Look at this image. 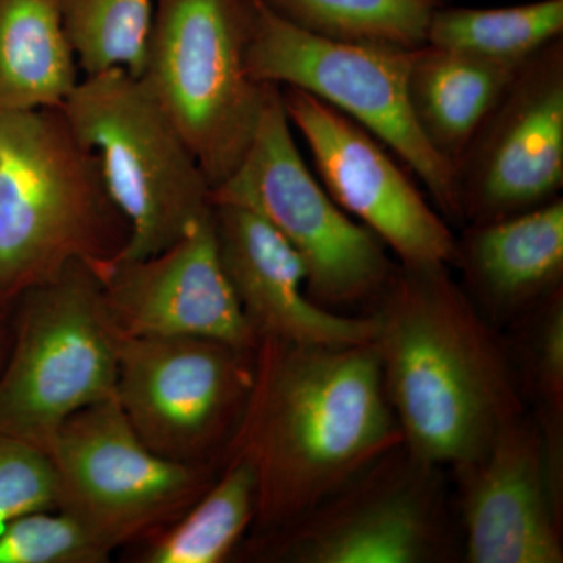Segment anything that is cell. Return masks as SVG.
I'll list each match as a JSON object with an SVG mask.
<instances>
[{
  "label": "cell",
  "mask_w": 563,
  "mask_h": 563,
  "mask_svg": "<svg viewBox=\"0 0 563 563\" xmlns=\"http://www.w3.org/2000/svg\"><path fill=\"white\" fill-rule=\"evenodd\" d=\"M399 444L373 343L261 339L225 455L251 463L262 528L295 523Z\"/></svg>",
  "instance_id": "obj_1"
},
{
  "label": "cell",
  "mask_w": 563,
  "mask_h": 563,
  "mask_svg": "<svg viewBox=\"0 0 563 563\" xmlns=\"http://www.w3.org/2000/svg\"><path fill=\"white\" fill-rule=\"evenodd\" d=\"M372 313L385 395L418 461L472 462L525 413L506 344L450 266L398 263Z\"/></svg>",
  "instance_id": "obj_2"
},
{
  "label": "cell",
  "mask_w": 563,
  "mask_h": 563,
  "mask_svg": "<svg viewBox=\"0 0 563 563\" xmlns=\"http://www.w3.org/2000/svg\"><path fill=\"white\" fill-rule=\"evenodd\" d=\"M128 240L98 157L62 109L0 113V302L11 306L70 263L102 268Z\"/></svg>",
  "instance_id": "obj_3"
},
{
  "label": "cell",
  "mask_w": 563,
  "mask_h": 563,
  "mask_svg": "<svg viewBox=\"0 0 563 563\" xmlns=\"http://www.w3.org/2000/svg\"><path fill=\"white\" fill-rule=\"evenodd\" d=\"M60 109L128 222L114 261L158 254L210 217L213 188L140 77L122 68L81 76Z\"/></svg>",
  "instance_id": "obj_4"
},
{
  "label": "cell",
  "mask_w": 563,
  "mask_h": 563,
  "mask_svg": "<svg viewBox=\"0 0 563 563\" xmlns=\"http://www.w3.org/2000/svg\"><path fill=\"white\" fill-rule=\"evenodd\" d=\"M251 22V0H155L139 77L213 190L250 150L268 92L247 69Z\"/></svg>",
  "instance_id": "obj_5"
},
{
  "label": "cell",
  "mask_w": 563,
  "mask_h": 563,
  "mask_svg": "<svg viewBox=\"0 0 563 563\" xmlns=\"http://www.w3.org/2000/svg\"><path fill=\"white\" fill-rule=\"evenodd\" d=\"M11 303L16 328L0 372V433L49 454L66 420L117 396L120 335L88 263H70Z\"/></svg>",
  "instance_id": "obj_6"
},
{
  "label": "cell",
  "mask_w": 563,
  "mask_h": 563,
  "mask_svg": "<svg viewBox=\"0 0 563 563\" xmlns=\"http://www.w3.org/2000/svg\"><path fill=\"white\" fill-rule=\"evenodd\" d=\"M217 202L244 207L268 222L301 258L307 295L333 312L372 307L398 265L307 168L277 85L268 84L257 131L239 168L211 191V206Z\"/></svg>",
  "instance_id": "obj_7"
},
{
  "label": "cell",
  "mask_w": 563,
  "mask_h": 563,
  "mask_svg": "<svg viewBox=\"0 0 563 563\" xmlns=\"http://www.w3.org/2000/svg\"><path fill=\"white\" fill-rule=\"evenodd\" d=\"M251 76L309 92L357 122L412 169L444 220L463 225L454 166L426 141L410 107L417 49L325 40L282 20L262 0H251Z\"/></svg>",
  "instance_id": "obj_8"
},
{
  "label": "cell",
  "mask_w": 563,
  "mask_h": 563,
  "mask_svg": "<svg viewBox=\"0 0 563 563\" xmlns=\"http://www.w3.org/2000/svg\"><path fill=\"white\" fill-rule=\"evenodd\" d=\"M49 457L57 509L110 551L179 518L210 485L207 465L169 461L144 444L117 396L66 420Z\"/></svg>",
  "instance_id": "obj_9"
},
{
  "label": "cell",
  "mask_w": 563,
  "mask_h": 563,
  "mask_svg": "<svg viewBox=\"0 0 563 563\" xmlns=\"http://www.w3.org/2000/svg\"><path fill=\"white\" fill-rule=\"evenodd\" d=\"M254 351L199 336H120L118 402L154 453L207 465L242 418Z\"/></svg>",
  "instance_id": "obj_10"
},
{
  "label": "cell",
  "mask_w": 563,
  "mask_h": 563,
  "mask_svg": "<svg viewBox=\"0 0 563 563\" xmlns=\"http://www.w3.org/2000/svg\"><path fill=\"white\" fill-rule=\"evenodd\" d=\"M440 466L399 444L295 523L277 558L291 563H435L453 553Z\"/></svg>",
  "instance_id": "obj_11"
},
{
  "label": "cell",
  "mask_w": 563,
  "mask_h": 563,
  "mask_svg": "<svg viewBox=\"0 0 563 563\" xmlns=\"http://www.w3.org/2000/svg\"><path fill=\"white\" fill-rule=\"evenodd\" d=\"M463 225L562 198L563 38L515 73L455 165Z\"/></svg>",
  "instance_id": "obj_12"
},
{
  "label": "cell",
  "mask_w": 563,
  "mask_h": 563,
  "mask_svg": "<svg viewBox=\"0 0 563 563\" xmlns=\"http://www.w3.org/2000/svg\"><path fill=\"white\" fill-rule=\"evenodd\" d=\"M291 128L309 146L322 187L402 265L457 262V236L373 133L298 88L280 87Z\"/></svg>",
  "instance_id": "obj_13"
},
{
  "label": "cell",
  "mask_w": 563,
  "mask_h": 563,
  "mask_svg": "<svg viewBox=\"0 0 563 563\" xmlns=\"http://www.w3.org/2000/svg\"><path fill=\"white\" fill-rule=\"evenodd\" d=\"M453 470L465 562H563V479L533 418H515L479 457Z\"/></svg>",
  "instance_id": "obj_14"
},
{
  "label": "cell",
  "mask_w": 563,
  "mask_h": 563,
  "mask_svg": "<svg viewBox=\"0 0 563 563\" xmlns=\"http://www.w3.org/2000/svg\"><path fill=\"white\" fill-rule=\"evenodd\" d=\"M95 272L120 336H199L250 351L261 342L222 268L213 210L165 251Z\"/></svg>",
  "instance_id": "obj_15"
},
{
  "label": "cell",
  "mask_w": 563,
  "mask_h": 563,
  "mask_svg": "<svg viewBox=\"0 0 563 563\" xmlns=\"http://www.w3.org/2000/svg\"><path fill=\"white\" fill-rule=\"evenodd\" d=\"M213 225L222 268L258 340L328 346L373 343L376 317L318 306L307 295L301 258L257 213L217 202Z\"/></svg>",
  "instance_id": "obj_16"
},
{
  "label": "cell",
  "mask_w": 563,
  "mask_h": 563,
  "mask_svg": "<svg viewBox=\"0 0 563 563\" xmlns=\"http://www.w3.org/2000/svg\"><path fill=\"white\" fill-rule=\"evenodd\" d=\"M463 290L492 325L521 320L563 287V199L503 220L463 225Z\"/></svg>",
  "instance_id": "obj_17"
},
{
  "label": "cell",
  "mask_w": 563,
  "mask_h": 563,
  "mask_svg": "<svg viewBox=\"0 0 563 563\" xmlns=\"http://www.w3.org/2000/svg\"><path fill=\"white\" fill-rule=\"evenodd\" d=\"M521 65L431 44L413 52L409 99L415 121L432 150L454 169Z\"/></svg>",
  "instance_id": "obj_18"
},
{
  "label": "cell",
  "mask_w": 563,
  "mask_h": 563,
  "mask_svg": "<svg viewBox=\"0 0 563 563\" xmlns=\"http://www.w3.org/2000/svg\"><path fill=\"white\" fill-rule=\"evenodd\" d=\"M79 80L58 0H0V113L60 109Z\"/></svg>",
  "instance_id": "obj_19"
},
{
  "label": "cell",
  "mask_w": 563,
  "mask_h": 563,
  "mask_svg": "<svg viewBox=\"0 0 563 563\" xmlns=\"http://www.w3.org/2000/svg\"><path fill=\"white\" fill-rule=\"evenodd\" d=\"M257 479L251 463L228 459L220 479L162 533H152L141 561L146 563H220L255 521Z\"/></svg>",
  "instance_id": "obj_20"
},
{
  "label": "cell",
  "mask_w": 563,
  "mask_h": 563,
  "mask_svg": "<svg viewBox=\"0 0 563 563\" xmlns=\"http://www.w3.org/2000/svg\"><path fill=\"white\" fill-rule=\"evenodd\" d=\"M559 38H563V0H537L501 9L444 3L432 14L426 44L521 65Z\"/></svg>",
  "instance_id": "obj_21"
},
{
  "label": "cell",
  "mask_w": 563,
  "mask_h": 563,
  "mask_svg": "<svg viewBox=\"0 0 563 563\" xmlns=\"http://www.w3.org/2000/svg\"><path fill=\"white\" fill-rule=\"evenodd\" d=\"M303 32L340 43L415 51L428 43L432 14L444 0H262Z\"/></svg>",
  "instance_id": "obj_22"
},
{
  "label": "cell",
  "mask_w": 563,
  "mask_h": 563,
  "mask_svg": "<svg viewBox=\"0 0 563 563\" xmlns=\"http://www.w3.org/2000/svg\"><path fill=\"white\" fill-rule=\"evenodd\" d=\"M58 7L84 76L113 68L140 76L155 0H58Z\"/></svg>",
  "instance_id": "obj_23"
},
{
  "label": "cell",
  "mask_w": 563,
  "mask_h": 563,
  "mask_svg": "<svg viewBox=\"0 0 563 563\" xmlns=\"http://www.w3.org/2000/svg\"><path fill=\"white\" fill-rule=\"evenodd\" d=\"M523 387L536 404L554 472L563 479V290H558L525 314Z\"/></svg>",
  "instance_id": "obj_24"
},
{
  "label": "cell",
  "mask_w": 563,
  "mask_h": 563,
  "mask_svg": "<svg viewBox=\"0 0 563 563\" xmlns=\"http://www.w3.org/2000/svg\"><path fill=\"white\" fill-rule=\"evenodd\" d=\"M110 553L60 509L21 515L0 531V563H102Z\"/></svg>",
  "instance_id": "obj_25"
},
{
  "label": "cell",
  "mask_w": 563,
  "mask_h": 563,
  "mask_svg": "<svg viewBox=\"0 0 563 563\" xmlns=\"http://www.w3.org/2000/svg\"><path fill=\"white\" fill-rule=\"evenodd\" d=\"M57 474L49 454L0 433V531L14 518L57 509Z\"/></svg>",
  "instance_id": "obj_26"
},
{
  "label": "cell",
  "mask_w": 563,
  "mask_h": 563,
  "mask_svg": "<svg viewBox=\"0 0 563 563\" xmlns=\"http://www.w3.org/2000/svg\"><path fill=\"white\" fill-rule=\"evenodd\" d=\"M5 307H10V306H7V303L0 302V312H2V310L5 309Z\"/></svg>",
  "instance_id": "obj_27"
}]
</instances>
